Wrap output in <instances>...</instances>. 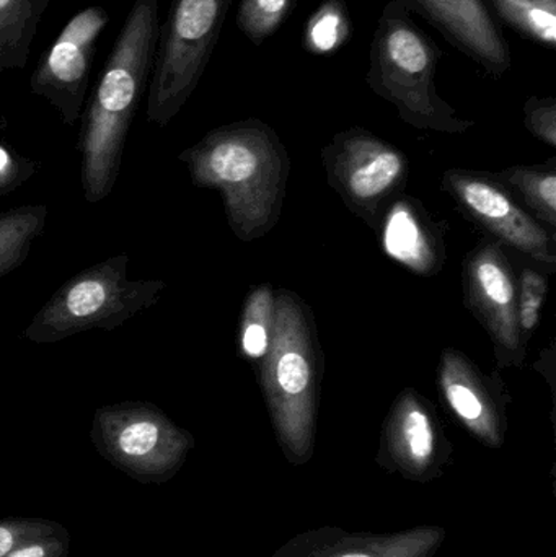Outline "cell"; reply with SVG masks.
<instances>
[{"mask_svg": "<svg viewBox=\"0 0 556 557\" xmlns=\"http://www.w3.org/2000/svg\"><path fill=\"white\" fill-rule=\"evenodd\" d=\"M234 0H172L160 26L147 121L165 127L198 87Z\"/></svg>", "mask_w": 556, "mask_h": 557, "instance_id": "8992f818", "label": "cell"}, {"mask_svg": "<svg viewBox=\"0 0 556 557\" xmlns=\"http://www.w3.org/2000/svg\"><path fill=\"white\" fill-rule=\"evenodd\" d=\"M326 159L346 198L359 205L381 201L405 170L401 152L365 129L338 134L326 149Z\"/></svg>", "mask_w": 556, "mask_h": 557, "instance_id": "30bf717a", "label": "cell"}, {"mask_svg": "<svg viewBox=\"0 0 556 557\" xmlns=\"http://www.w3.org/2000/svg\"><path fill=\"white\" fill-rule=\"evenodd\" d=\"M297 0H240L237 28L248 41L261 46L286 22Z\"/></svg>", "mask_w": 556, "mask_h": 557, "instance_id": "7402d4cb", "label": "cell"}, {"mask_svg": "<svg viewBox=\"0 0 556 557\" xmlns=\"http://www.w3.org/2000/svg\"><path fill=\"white\" fill-rule=\"evenodd\" d=\"M411 15L433 25L447 42L479 64L490 77L502 78L512 55L505 29L483 0H401Z\"/></svg>", "mask_w": 556, "mask_h": 557, "instance_id": "9c48e42d", "label": "cell"}, {"mask_svg": "<svg viewBox=\"0 0 556 557\" xmlns=\"http://www.w3.org/2000/svg\"><path fill=\"white\" fill-rule=\"evenodd\" d=\"M351 20L345 0H323L304 29V48L312 54L326 55L349 41Z\"/></svg>", "mask_w": 556, "mask_h": 557, "instance_id": "ffe728a7", "label": "cell"}, {"mask_svg": "<svg viewBox=\"0 0 556 557\" xmlns=\"http://www.w3.org/2000/svg\"><path fill=\"white\" fill-rule=\"evenodd\" d=\"M48 221L42 205L18 206L0 212V278L18 270L41 237Z\"/></svg>", "mask_w": 556, "mask_h": 557, "instance_id": "2e32d148", "label": "cell"}, {"mask_svg": "<svg viewBox=\"0 0 556 557\" xmlns=\"http://www.w3.org/2000/svg\"><path fill=\"white\" fill-rule=\"evenodd\" d=\"M274 324V298L271 287H260L248 298L242 320V352L248 359L267 356Z\"/></svg>", "mask_w": 556, "mask_h": 557, "instance_id": "44dd1931", "label": "cell"}, {"mask_svg": "<svg viewBox=\"0 0 556 557\" xmlns=\"http://www.w3.org/2000/svg\"><path fill=\"white\" fill-rule=\"evenodd\" d=\"M180 159L196 185L224 195L228 222L238 237L247 240L270 225L286 156L267 124L247 120L219 127Z\"/></svg>", "mask_w": 556, "mask_h": 557, "instance_id": "7a4b0ae2", "label": "cell"}, {"mask_svg": "<svg viewBox=\"0 0 556 557\" xmlns=\"http://www.w3.org/2000/svg\"><path fill=\"white\" fill-rule=\"evenodd\" d=\"M61 529V523L38 517H0V557H5L28 540L39 539Z\"/></svg>", "mask_w": 556, "mask_h": 557, "instance_id": "cb8c5ba5", "label": "cell"}, {"mask_svg": "<svg viewBox=\"0 0 556 557\" xmlns=\"http://www.w3.org/2000/svg\"><path fill=\"white\" fill-rule=\"evenodd\" d=\"M90 441L114 470L147 486L172 481L195 448V437L149 401L100 406Z\"/></svg>", "mask_w": 556, "mask_h": 557, "instance_id": "52a82bcc", "label": "cell"}, {"mask_svg": "<svg viewBox=\"0 0 556 557\" xmlns=\"http://www.w3.org/2000/svg\"><path fill=\"white\" fill-rule=\"evenodd\" d=\"M444 398L459 421L489 447H502L505 424L489 389L459 356L444 357L441 369Z\"/></svg>", "mask_w": 556, "mask_h": 557, "instance_id": "9a60e30c", "label": "cell"}, {"mask_svg": "<svg viewBox=\"0 0 556 557\" xmlns=\"http://www.w3.org/2000/svg\"><path fill=\"white\" fill-rule=\"evenodd\" d=\"M129 257L116 255L69 277L25 330L35 344H55L85 331H114L156 305L166 282L129 278Z\"/></svg>", "mask_w": 556, "mask_h": 557, "instance_id": "277c9868", "label": "cell"}, {"mask_svg": "<svg viewBox=\"0 0 556 557\" xmlns=\"http://www.w3.org/2000/svg\"><path fill=\"white\" fill-rule=\"evenodd\" d=\"M159 33V0H136L85 108L78 153L88 205L104 201L120 178L127 133L149 85Z\"/></svg>", "mask_w": 556, "mask_h": 557, "instance_id": "6da1fadb", "label": "cell"}, {"mask_svg": "<svg viewBox=\"0 0 556 557\" xmlns=\"http://www.w3.org/2000/svg\"><path fill=\"white\" fill-rule=\"evenodd\" d=\"M108 13L88 7L69 20L33 72L32 90L46 98L69 126L82 116L95 45L107 28Z\"/></svg>", "mask_w": 556, "mask_h": 557, "instance_id": "ba28073f", "label": "cell"}, {"mask_svg": "<svg viewBox=\"0 0 556 557\" xmlns=\"http://www.w3.org/2000/svg\"><path fill=\"white\" fill-rule=\"evenodd\" d=\"M38 0H0V71L25 61L38 16Z\"/></svg>", "mask_w": 556, "mask_h": 557, "instance_id": "d6986e66", "label": "cell"}, {"mask_svg": "<svg viewBox=\"0 0 556 557\" xmlns=\"http://www.w3.org/2000/svg\"><path fill=\"white\" fill-rule=\"evenodd\" d=\"M384 248L388 257L420 273H427L428 268L433 267L436 260L423 224L418 221L410 206L404 202L395 206L388 214Z\"/></svg>", "mask_w": 556, "mask_h": 557, "instance_id": "e0dca14e", "label": "cell"}, {"mask_svg": "<svg viewBox=\"0 0 556 557\" xmlns=\"http://www.w3.org/2000/svg\"><path fill=\"white\" fill-rule=\"evenodd\" d=\"M526 126L544 143L556 144V100L555 98H529L524 107Z\"/></svg>", "mask_w": 556, "mask_h": 557, "instance_id": "484cf974", "label": "cell"}, {"mask_svg": "<svg viewBox=\"0 0 556 557\" xmlns=\"http://www.w3.org/2000/svg\"><path fill=\"white\" fill-rule=\"evenodd\" d=\"M36 163L0 144V198L18 189L35 175Z\"/></svg>", "mask_w": 556, "mask_h": 557, "instance_id": "4316f807", "label": "cell"}, {"mask_svg": "<svg viewBox=\"0 0 556 557\" xmlns=\"http://www.w3.org/2000/svg\"><path fill=\"white\" fill-rule=\"evenodd\" d=\"M71 553V533L62 527L58 532L28 540L5 557H67Z\"/></svg>", "mask_w": 556, "mask_h": 557, "instance_id": "83f0119b", "label": "cell"}, {"mask_svg": "<svg viewBox=\"0 0 556 557\" xmlns=\"http://www.w3.org/2000/svg\"><path fill=\"white\" fill-rule=\"evenodd\" d=\"M441 58L443 49L415 22L401 0H391L372 35L366 82L374 94L395 104L401 120L411 126L464 133L472 121L457 117L437 91Z\"/></svg>", "mask_w": 556, "mask_h": 557, "instance_id": "3957f363", "label": "cell"}, {"mask_svg": "<svg viewBox=\"0 0 556 557\" xmlns=\"http://www.w3.org/2000/svg\"><path fill=\"white\" fill-rule=\"evenodd\" d=\"M511 185L518 186L526 202L544 218L552 227L556 221V175L554 172H535V170H512L506 173Z\"/></svg>", "mask_w": 556, "mask_h": 557, "instance_id": "603a6c76", "label": "cell"}, {"mask_svg": "<svg viewBox=\"0 0 556 557\" xmlns=\"http://www.w3.org/2000/svg\"><path fill=\"white\" fill-rule=\"evenodd\" d=\"M446 540L441 527L397 533H349L319 529L294 536L273 557H434Z\"/></svg>", "mask_w": 556, "mask_h": 557, "instance_id": "8fae6325", "label": "cell"}, {"mask_svg": "<svg viewBox=\"0 0 556 557\" xmlns=\"http://www.w3.org/2000/svg\"><path fill=\"white\" fill-rule=\"evenodd\" d=\"M499 25L544 48L556 46V0H483Z\"/></svg>", "mask_w": 556, "mask_h": 557, "instance_id": "ac0fdd59", "label": "cell"}, {"mask_svg": "<svg viewBox=\"0 0 556 557\" xmlns=\"http://www.w3.org/2000/svg\"><path fill=\"white\" fill-rule=\"evenodd\" d=\"M443 434L431 412L413 396H404L388 419L382 442L381 460L385 470L418 483H430L441 476L446 463Z\"/></svg>", "mask_w": 556, "mask_h": 557, "instance_id": "7c38bea8", "label": "cell"}, {"mask_svg": "<svg viewBox=\"0 0 556 557\" xmlns=\"http://www.w3.org/2000/svg\"><path fill=\"white\" fill-rule=\"evenodd\" d=\"M449 180L457 198L479 219L480 224L518 250L555 263L548 235L502 188L477 176L450 173Z\"/></svg>", "mask_w": 556, "mask_h": 557, "instance_id": "4fadbf2b", "label": "cell"}, {"mask_svg": "<svg viewBox=\"0 0 556 557\" xmlns=\"http://www.w3.org/2000/svg\"><path fill=\"white\" fill-rule=\"evenodd\" d=\"M263 359V386L281 447L291 463H307L316 441V362L306 318L291 295L274 301Z\"/></svg>", "mask_w": 556, "mask_h": 557, "instance_id": "5b68a950", "label": "cell"}, {"mask_svg": "<svg viewBox=\"0 0 556 557\" xmlns=\"http://www.w3.org/2000/svg\"><path fill=\"white\" fill-rule=\"evenodd\" d=\"M469 292L480 317L505 352H518L516 290L506 261L496 248L479 251L469 264Z\"/></svg>", "mask_w": 556, "mask_h": 557, "instance_id": "5bb4252c", "label": "cell"}, {"mask_svg": "<svg viewBox=\"0 0 556 557\" xmlns=\"http://www.w3.org/2000/svg\"><path fill=\"white\" fill-rule=\"evenodd\" d=\"M545 295H547V278L535 271H524L521 278L518 310L519 327L524 333H532L538 326Z\"/></svg>", "mask_w": 556, "mask_h": 557, "instance_id": "d4e9b609", "label": "cell"}]
</instances>
